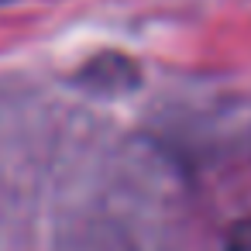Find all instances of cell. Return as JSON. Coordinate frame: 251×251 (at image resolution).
<instances>
[{"instance_id": "1", "label": "cell", "mask_w": 251, "mask_h": 251, "mask_svg": "<svg viewBox=\"0 0 251 251\" xmlns=\"http://www.w3.org/2000/svg\"><path fill=\"white\" fill-rule=\"evenodd\" d=\"M224 251H251V217H244L241 224L230 227L227 234V248Z\"/></svg>"}, {"instance_id": "2", "label": "cell", "mask_w": 251, "mask_h": 251, "mask_svg": "<svg viewBox=\"0 0 251 251\" xmlns=\"http://www.w3.org/2000/svg\"><path fill=\"white\" fill-rule=\"evenodd\" d=\"M0 4H7V0H0Z\"/></svg>"}]
</instances>
